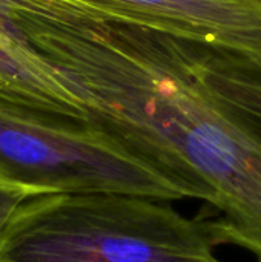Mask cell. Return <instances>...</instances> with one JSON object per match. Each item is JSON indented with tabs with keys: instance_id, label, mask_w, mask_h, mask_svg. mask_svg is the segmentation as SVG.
<instances>
[{
	"instance_id": "cell-2",
	"label": "cell",
	"mask_w": 261,
	"mask_h": 262,
	"mask_svg": "<svg viewBox=\"0 0 261 262\" xmlns=\"http://www.w3.org/2000/svg\"><path fill=\"white\" fill-rule=\"evenodd\" d=\"M212 221L123 193L28 196L0 236V262H218Z\"/></svg>"
},
{
	"instance_id": "cell-4",
	"label": "cell",
	"mask_w": 261,
	"mask_h": 262,
	"mask_svg": "<svg viewBox=\"0 0 261 262\" xmlns=\"http://www.w3.org/2000/svg\"><path fill=\"white\" fill-rule=\"evenodd\" d=\"M80 14L142 26L261 60L258 0H60Z\"/></svg>"
},
{
	"instance_id": "cell-5",
	"label": "cell",
	"mask_w": 261,
	"mask_h": 262,
	"mask_svg": "<svg viewBox=\"0 0 261 262\" xmlns=\"http://www.w3.org/2000/svg\"><path fill=\"white\" fill-rule=\"evenodd\" d=\"M0 98L45 114L89 120L71 84L0 15Z\"/></svg>"
},
{
	"instance_id": "cell-3",
	"label": "cell",
	"mask_w": 261,
	"mask_h": 262,
	"mask_svg": "<svg viewBox=\"0 0 261 262\" xmlns=\"http://www.w3.org/2000/svg\"><path fill=\"white\" fill-rule=\"evenodd\" d=\"M0 189L28 196L106 192L162 201L189 198L180 184L89 120L2 98Z\"/></svg>"
},
{
	"instance_id": "cell-6",
	"label": "cell",
	"mask_w": 261,
	"mask_h": 262,
	"mask_svg": "<svg viewBox=\"0 0 261 262\" xmlns=\"http://www.w3.org/2000/svg\"><path fill=\"white\" fill-rule=\"evenodd\" d=\"M28 198V195L22 192H14V190H5L0 189V236L11 220L12 213L17 210V207Z\"/></svg>"
},
{
	"instance_id": "cell-1",
	"label": "cell",
	"mask_w": 261,
	"mask_h": 262,
	"mask_svg": "<svg viewBox=\"0 0 261 262\" xmlns=\"http://www.w3.org/2000/svg\"><path fill=\"white\" fill-rule=\"evenodd\" d=\"M14 26L91 123L214 206L222 244L261 262V60L57 0L22 6Z\"/></svg>"
},
{
	"instance_id": "cell-7",
	"label": "cell",
	"mask_w": 261,
	"mask_h": 262,
	"mask_svg": "<svg viewBox=\"0 0 261 262\" xmlns=\"http://www.w3.org/2000/svg\"><path fill=\"white\" fill-rule=\"evenodd\" d=\"M258 2H260V3H261V0H258Z\"/></svg>"
}]
</instances>
